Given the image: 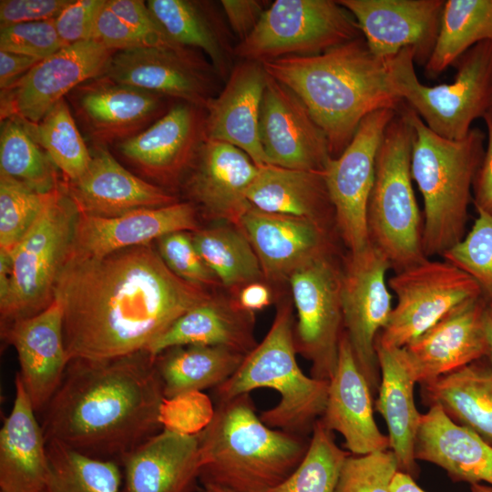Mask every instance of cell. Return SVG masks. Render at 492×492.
Here are the masks:
<instances>
[{
	"label": "cell",
	"mask_w": 492,
	"mask_h": 492,
	"mask_svg": "<svg viewBox=\"0 0 492 492\" xmlns=\"http://www.w3.org/2000/svg\"><path fill=\"white\" fill-rule=\"evenodd\" d=\"M210 298L173 273L150 244L103 257L70 251L54 289L70 361L147 351L179 317Z\"/></svg>",
	"instance_id": "cell-1"
},
{
	"label": "cell",
	"mask_w": 492,
	"mask_h": 492,
	"mask_svg": "<svg viewBox=\"0 0 492 492\" xmlns=\"http://www.w3.org/2000/svg\"><path fill=\"white\" fill-rule=\"evenodd\" d=\"M164 399L147 351L106 360H71L42 414L47 442L85 456L120 459L160 432Z\"/></svg>",
	"instance_id": "cell-2"
},
{
	"label": "cell",
	"mask_w": 492,
	"mask_h": 492,
	"mask_svg": "<svg viewBox=\"0 0 492 492\" xmlns=\"http://www.w3.org/2000/svg\"><path fill=\"white\" fill-rule=\"evenodd\" d=\"M266 73L296 94L324 132L332 158L339 157L361 121L381 108L397 109L386 60L359 37L315 56L261 63Z\"/></svg>",
	"instance_id": "cell-3"
},
{
	"label": "cell",
	"mask_w": 492,
	"mask_h": 492,
	"mask_svg": "<svg viewBox=\"0 0 492 492\" xmlns=\"http://www.w3.org/2000/svg\"><path fill=\"white\" fill-rule=\"evenodd\" d=\"M198 437L200 482L232 492H271L296 469L310 443V436L265 425L251 394L216 402Z\"/></svg>",
	"instance_id": "cell-4"
},
{
	"label": "cell",
	"mask_w": 492,
	"mask_h": 492,
	"mask_svg": "<svg viewBox=\"0 0 492 492\" xmlns=\"http://www.w3.org/2000/svg\"><path fill=\"white\" fill-rule=\"evenodd\" d=\"M398 108L415 131L411 175L424 200V253L426 258L442 256L466 235L473 182L487 136L472 128L461 139L445 138L429 129L404 101Z\"/></svg>",
	"instance_id": "cell-5"
},
{
	"label": "cell",
	"mask_w": 492,
	"mask_h": 492,
	"mask_svg": "<svg viewBox=\"0 0 492 492\" xmlns=\"http://www.w3.org/2000/svg\"><path fill=\"white\" fill-rule=\"evenodd\" d=\"M293 329L292 308L282 304L263 340L212 393L216 402H220L257 388L272 389L279 394V402L261 413V421L274 429L310 436L323 414L329 381L307 376L301 370Z\"/></svg>",
	"instance_id": "cell-6"
},
{
	"label": "cell",
	"mask_w": 492,
	"mask_h": 492,
	"mask_svg": "<svg viewBox=\"0 0 492 492\" xmlns=\"http://www.w3.org/2000/svg\"><path fill=\"white\" fill-rule=\"evenodd\" d=\"M414 137L412 124L397 108L377 152L367 206L369 241L386 257L395 272L426 259L423 221L412 185Z\"/></svg>",
	"instance_id": "cell-7"
},
{
	"label": "cell",
	"mask_w": 492,
	"mask_h": 492,
	"mask_svg": "<svg viewBox=\"0 0 492 492\" xmlns=\"http://www.w3.org/2000/svg\"><path fill=\"white\" fill-rule=\"evenodd\" d=\"M415 52L402 49L386 59L395 94L410 107L434 133L457 140L470 131L474 120L484 118L492 105V41H483L455 63V81L428 87L415 71Z\"/></svg>",
	"instance_id": "cell-8"
},
{
	"label": "cell",
	"mask_w": 492,
	"mask_h": 492,
	"mask_svg": "<svg viewBox=\"0 0 492 492\" xmlns=\"http://www.w3.org/2000/svg\"><path fill=\"white\" fill-rule=\"evenodd\" d=\"M78 218L76 204L60 182L40 217L10 252L12 281L6 299L0 302L4 324L33 316L53 302Z\"/></svg>",
	"instance_id": "cell-9"
},
{
	"label": "cell",
	"mask_w": 492,
	"mask_h": 492,
	"mask_svg": "<svg viewBox=\"0 0 492 492\" xmlns=\"http://www.w3.org/2000/svg\"><path fill=\"white\" fill-rule=\"evenodd\" d=\"M354 17L338 1L276 0L235 56L263 63L290 56H315L362 37Z\"/></svg>",
	"instance_id": "cell-10"
},
{
	"label": "cell",
	"mask_w": 492,
	"mask_h": 492,
	"mask_svg": "<svg viewBox=\"0 0 492 492\" xmlns=\"http://www.w3.org/2000/svg\"><path fill=\"white\" fill-rule=\"evenodd\" d=\"M388 286L397 302L375 342L385 348L405 347L452 310L482 297L467 273L429 258L395 272Z\"/></svg>",
	"instance_id": "cell-11"
},
{
	"label": "cell",
	"mask_w": 492,
	"mask_h": 492,
	"mask_svg": "<svg viewBox=\"0 0 492 492\" xmlns=\"http://www.w3.org/2000/svg\"><path fill=\"white\" fill-rule=\"evenodd\" d=\"M342 271L333 253L313 258L289 277L297 323V353L312 363L311 376L330 380L337 364L343 333L341 304Z\"/></svg>",
	"instance_id": "cell-12"
},
{
	"label": "cell",
	"mask_w": 492,
	"mask_h": 492,
	"mask_svg": "<svg viewBox=\"0 0 492 492\" xmlns=\"http://www.w3.org/2000/svg\"><path fill=\"white\" fill-rule=\"evenodd\" d=\"M396 111L386 108L367 115L346 149L339 157L331 158L323 170L336 229L352 253L370 243L366 213L376 156L384 130Z\"/></svg>",
	"instance_id": "cell-13"
},
{
	"label": "cell",
	"mask_w": 492,
	"mask_h": 492,
	"mask_svg": "<svg viewBox=\"0 0 492 492\" xmlns=\"http://www.w3.org/2000/svg\"><path fill=\"white\" fill-rule=\"evenodd\" d=\"M389 269L386 257L369 243L358 252H349L342 271L343 331L373 395L380 384L375 342L393 310L385 280Z\"/></svg>",
	"instance_id": "cell-14"
},
{
	"label": "cell",
	"mask_w": 492,
	"mask_h": 492,
	"mask_svg": "<svg viewBox=\"0 0 492 492\" xmlns=\"http://www.w3.org/2000/svg\"><path fill=\"white\" fill-rule=\"evenodd\" d=\"M112 80L205 109L219 76L210 62L182 46L118 51L103 73Z\"/></svg>",
	"instance_id": "cell-15"
},
{
	"label": "cell",
	"mask_w": 492,
	"mask_h": 492,
	"mask_svg": "<svg viewBox=\"0 0 492 492\" xmlns=\"http://www.w3.org/2000/svg\"><path fill=\"white\" fill-rule=\"evenodd\" d=\"M115 52L93 39L64 46L1 91V120L38 123L77 86L103 75Z\"/></svg>",
	"instance_id": "cell-16"
},
{
	"label": "cell",
	"mask_w": 492,
	"mask_h": 492,
	"mask_svg": "<svg viewBox=\"0 0 492 492\" xmlns=\"http://www.w3.org/2000/svg\"><path fill=\"white\" fill-rule=\"evenodd\" d=\"M259 134L272 165L323 171L332 158L326 136L304 103L269 75L261 99Z\"/></svg>",
	"instance_id": "cell-17"
},
{
	"label": "cell",
	"mask_w": 492,
	"mask_h": 492,
	"mask_svg": "<svg viewBox=\"0 0 492 492\" xmlns=\"http://www.w3.org/2000/svg\"><path fill=\"white\" fill-rule=\"evenodd\" d=\"M443 0H338L354 17L370 51L386 60L405 47L425 65L435 46Z\"/></svg>",
	"instance_id": "cell-18"
},
{
	"label": "cell",
	"mask_w": 492,
	"mask_h": 492,
	"mask_svg": "<svg viewBox=\"0 0 492 492\" xmlns=\"http://www.w3.org/2000/svg\"><path fill=\"white\" fill-rule=\"evenodd\" d=\"M205 109L178 101L153 124L117 145L118 152L147 177L175 185L190 171L206 139Z\"/></svg>",
	"instance_id": "cell-19"
},
{
	"label": "cell",
	"mask_w": 492,
	"mask_h": 492,
	"mask_svg": "<svg viewBox=\"0 0 492 492\" xmlns=\"http://www.w3.org/2000/svg\"><path fill=\"white\" fill-rule=\"evenodd\" d=\"M70 97L76 116L99 147L138 135L169 108L165 97L103 75L77 86Z\"/></svg>",
	"instance_id": "cell-20"
},
{
	"label": "cell",
	"mask_w": 492,
	"mask_h": 492,
	"mask_svg": "<svg viewBox=\"0 0 492 492\" xmlns=\"http://www.w3.org/2000/svg\"><path fill=\"white\" fill-rule=\"evenodd\" d=\"M63 310L56 300L42 312L2 325L16 354L17 373L36 414L59 386L70 362L64 339Z\"/></svg>",
	"instance_id": "cell-21"
},
{
	"label": "cell",
	"mask_w": 492,
	"mask_h": 492,
	"mask_svg": "<svg viewBox=\"0 0 492 492\" xmlns=\"http://www.w3.org/2000/svg\"><path fill=\"white\" fill-rule=\"evenodd\" d=\"M483 297L449 312L404 348L416 383L424 384L487 358Z\"/></svg>",
	"instance_id": "cell-22"
},
{
	"label": "cell",
	"mask_w": 492,
	"mask_h": 492,
	"mask_svg": "<svg viewBox=\"0 0 492 492\" xmlns=\"http://www.w3.org/2000/svg\"><path fill=\"white\" fill-rule=\"evenodd\" d=\"M238 227L250 241L265 278L289 279L306 261L333 253L327 223L251 207Z\"/></svg>",
	"instance_id": "cell-23"
},
{
	"label": "cell",
	"mask_w": 492,
	"mask_h": 492,
	"mask_svg": "<svg viewBox=\"0 0 492 492\" xmlns=\"http://www.w3.org/2000/svg\"><path fill=\"white\" fill-rule=\"evenodd\" d=\"M258 169L240 149L206 138L190 169L186 188L209 217L238 226L252 207L247 190Z\"/></svg>",
	"instance_id": "cell-24"
},
{
	"label": "cell",
	"mask_w": 492,
	"mask_h": 492,
	"mask_svg": "<svg viewBox=\"0 0 492 492\" xmlns=\"http://www.w3.org/2000/svg\"><path fill=\"white\" fill-rule=\"evenodd\" d=\"M320 419L329 430L343 436L344 446L351 455L362 456L390 448L389 437L376 425L373 392L357 364L344 331Z\"/></svg>",
	"instance_id": "cell-25"
},
{
	"label": "cell",
	"mask_w": 492,
	"mask_h": 492,
	"mask_svg": "<svg viewBox=\"0 0 492 492\" xmlns=\"http://www.w3.org/2000/svg\"><path fill=\"white\" fill-rule=\"evenodd\" d=\"M267 77L262 64L241 60L234 65L223 88L205 108L206 138L240 149L257 166L269 164L259 134Z\"/></svg>",
	"instance_id": "cell-26"
},
{
	"label": "cell",
	"mask_w": 492,
	"mask_h": 492,
	"mask_svg": "<svg viewBox=\"0 0 492 492\" xmlns=\"http://www.w3.org/2000/svg\"><path fill=\"white\" fill-rule=\"evenodd\" d=\"M190 202L133 210L104 218L79 213L71 253L103 257L124 249L147 245L173 232L198 231Z\"/></svg>",
	"instance_id": "cell-27"
},
{
	"label": "cell",
	"mask_w": 492,
	"mask_h": 492,
	"mask_svg": "<svg viewBox=\"0 0 492 492\" xmlns=\"http://www.w3.org/2000/svg\"><path fill=\"white\" fill-rule=\"evenodd\" d=\"M121 492H198V434L162 429L119 461Z\"/></svg>",
	"instance_id": "cell-28"
},
{
	"label": "cell",
	"mask_w": 492,
	"mask_h": 492,
	"mask_svg": "<svg viewBox=\"0 0 492 492\" xmlns=\"http://www.w3.org/2000/svg\"><path fill=\"white\" fill-rule=\"evenodd\" d=\"M91 154L86 173L76 181L65 183L79 213L112 218L178 201L163 188L126 169L106 147L96 146Z\"/></svg>",
	"instance_id": "cell-29"
},
{
	"label": "cell",
	"mask_w": 492,
	"mask_h": 492,
	"mask_svg": "<svg viewBox=\"0 0 492 492\" xmlns=\"http://www.w3.org/2000/svg\"><path fill=\"white\" fill-rule=\"evenodd\" d=\"M15 387L0 430V492H41L49 466L47 441L18 374Z\"/></svg>",
	"instance_id": "cell-30"
},
{
	"label": "cell",
	"mask_w": 492,
	"mask_h": 492,
	"mask_svg": "<svg viewBox=\"0 0 492 492\" xmlns=\"http://www.w3.org/2000/svg\"><path fill=\"white\" fill-rule=\"evenodd\" d=\"M415 456L441 467L455 482L492 487V445L454 422L437 405L422 415Z\"/></svg>",
	"instance_id": "cell-31"
},
{
	"label": "cell",
	"mask_w": 492,
	"mask_h": 492,
	"mask_svg": "<svg viewBox=\"0 0 492 492\" xmlns=\"http://www.w3.org/2000/svg\"><path fill=\"white\" fill-rule=\"evenodd\" d=\"M375 351L380 384L374 409L387 425L390 448L399 470L415 478L418 473L415 445L422 418L414 398L416 381L404 348L375 344Z\"/></svg>",
	"instance_id": "cell-32"
},
{
	"label": "cell",
	"mask_w": 492,
	"mask_h": 492,
	"mask_svg": "<svg viewBox=\"0 0 492 492\" xmlns=\"http://www.w3.org/2000/svg\"><path fill=\"white\" fill-rule=\"evenodd\" d=\"M147 6L174 43L201 50L224 82L234 65L235 46L222 10L208 1L149 0Z\"/></svg>",
	"instance_id": "cell-33"
},
{
	"label": "cell",
	"mask_w": 492,
	"mask_h": 492,
	"mask_svg": "<svg viewBox=\"0 0 492 492\" xmlns=\"http://www.w3.org/2000/svg\"><path fill=\"white\" fill-rule=\"evenodd\" d=\"M257 344L252 313L241 309L237 302L210 298L179 317L147 352L156 357L173 347L210 345L246 355Z\"/></svg>",
	"instance_id": "cell-34"
},
{
	"label": "cell",
	"mask_w": 492,
	"mask_h": 492,
	"mask_svg": "<svg viewBox=\"0 0 492 492\" xmlns=\"http://www.w3.org/2000/svg\"><path fill=\"white\" fill-rule=\"evenodd\" d=\"M252 207L327 223L334 211L323 171L286 169L272 164L259 166L247 190Z\"/></svg>",
	"instance_id": "cell-35"
},
{
	"label": "cell",
	"mask_w": 492,
	"mask_h": 492,
	"mask_svg": "<svg viewBox=\"0 0 492 492\" xmlns=\"http://www.w3.org/2000/svg\"><path fill=\"white\" fill-rule=\"evenodd\" d=\"M483 359L421 384V396L492 445V367Z\"/></svg>",
	"instance_id": "cell-36"
},
{
	"label": "cell",
	"mask_w": 492,
	"mask_h": 492,
	"mask_svg": "<svg viewBox=\"0 0 492 492\" xmlns=\"http://www.w3.org/2000/svg\"><path fill=\"white\" fill-rule=\"evenodd\" d=\"M245 354L210 345L169 348L155 357L165 398L214 389L239 368Z\"/></svg>",
	"instance_id": "cell-37"
},
{
	"label": "cell",
	"mask_w": 492,
	"mask_h": 492,
	"mask_svg": "<svg viewBox=\"0 0 492 492\" xmlns=\"http://www.w3.org/2000/svg\"><path fill=\"white\" fill-rule=\"evenodd\" d=\"M487 40L492 41V0L446 1L437 38L425 65L426 77H437L471 47Z\"/></svg>",
	"instance_id": "cell-38"
},
{
	"label": "cell",
	"mask_w": 492,
	"mask_h": 492,
	"mask_svg": "<svg viewBox=\"0 0 492 492\" xmlns=\"http://www.w3.org/2000/svg\"><path fill=\"white\" fill-rule=\"evenodd\" d=\"M192 241L204 262L226 287L242 288L264 276L250 241L238 226L198 230Z\"/></svg>",
	"instance_id": "cell-39"
},
{
	"label": "cell",
	"mask_w": 492,
	"mask_h": 492,
	"mask_svg": "<svg viewBox=\"0 0 492 492\" xmlns=\"http://www.w3.org/2000/svg\"><path fill=\"white\" fill-rule=\"evenodd\" d=\"M48 473L41 492H121L118 462L93 458L47 442Z\"/></svg>",
	"instance_id": "cell-40"
},
{
	"label": "cell",
	"mask_w": 492,
	"mask_h": 492,
	"mask_svg": "<svg viewBox=\"0 0 492 492\" xmlns=\"http://www.w3.org/2000/svg\"><path fill=\"white\" fill-rule=\"evenodd\" d=\"M55 165L36 141L22 119L2 120L0 134V173L15 178L41 193L56 190Z\"/></svg>",
	"instance_id": "cell-41"
},
{
	"label": "cell",
	"mask_w": 492,
	"mask_h": 492,
	"mask_svg": "<svg viewBox=\"0 0 492 492\" xmlns=\"http://www.w3.org/2000/svg\"><path fill=\"white\" fill-rule=\"evenodd\" d=\"M23 122L54 165L62 171L67 181H76L86 173L92 154L65 98L58 101L38 123Z\"/></svg>",
	"instance_id": "cell-42"
},
{
	"label": "cell",
	"mask_w": 492,
	"mask_h": 492,
	"mask_svg": "<svg viewBox=\"0 0 492 492\" xmlns=\"http://www.w3.org/2000/svg\"><path fill=\"white\" fill-rule=\"evenodd\" d=\"M349 455L336 444L333 432L318 419L302 460L292 474L271 492H334Z\"/></svg>",
	"instance_id": "cell-43"
},
{
	"label": "cell",
	"mask_w": 492,
	"mask_h": 492,
	"mask_svg": "<svg viewBox=\"0 0 492 492\" xmlns=\"http://www.w3.org/2000/svg\"><path fill=\"white\" fill-rule=\"evenodd\" d=\"M55 190L41 193L0 173V250L11 252L35 224Z\"/></svg>",
	"instance_id": "cell-44"
},
{
	"label": "cell",
	"mask_w": 492,
	"mask_h": 492,
	"mask_svg": "<svg viewBox=\"0 0 492 492\" xmlns=\"http://www.w3.org/2000/svg\"><path fill=\"white\" fill-rule=\"evenodd\" d=\"M470 231L441 257L467 273L492 302V217L481 210Z\"/></svg>",
	"instance_id": "cell-45"
},
{
	"label": "cell",
	"mask_w": 492,
	"mask_h": 492,
	"mask_svg": "<svg viewBox=\"0 0 492 492\" xmlns=\"http://www.w3.org/2000/svg\"><path fill=\"white\" fill-rule=\"evenodd\" d=\"M399 470L392 450L367 455H349L334 492H390L392 480Z\"/></svg>",
	"instance_id": "cell-46"
},
{
	"label": "cell",
	"mask_w": 492,
	"mask_h": 492,
	"mask_svg": "<svg viewBox=\"0 0 492 492\" xmlns=\"http://www.w3.org/2000/svg\"><path fill=\"white\" fill-rule=\"evenodd\" d=\"M64 46L55 20L22 23L0 29V51L43 60Z\"/></svg>",
	"instance_id": "cell-47"
},
{
	"label": "cell",
	"mask_w": 492,
	"mask_h": 492,
	"mask_svg": "<svg viewBox=\"0 0 492 492\" xmlns=\"http://www.w3.org/2000/svg\"><path fill=\"white\" fill-rule=\"evenodd\" d=\"M158 241L160 257L179 278L202 287L215 285L219 282L200 257L190 234L173 232Z\"/></svg>",
	"instance_id": "cell-48"
},
{
	"label": "cell",
	"mask_w": 492,
	"mask_h": 492,
	"mask_svg": "<svg viewBox=\"0 0 492 492\" xmlns=\"http://www.w3.org/2000/svg\"><path fill=\"white\" fill-rule=\"evenodd\" d=\"M200 392H191L163 399L159 409V422L163 429L196 435L210 420L213 410Z\"/></svg>",
	"instance_id": "cell-49"
},
{
	"label": "cell",
	"mask_w": 492,
	"mask_h": 492,
	"mask_svg": "<svg viewBox=\"0 0 492 492\" xmlns=\"http://www.w3.org/2000/svg\"><path fill=\"white\" fill-rule=\"evenodd\" d=\"M106 0L71 1L55 19L57 34L64 46L89 40L97 15Z\"/></svg>",
	"instance_id": "cell-50"
},
{
	"label": "cell",
	"mask_w": 492,
	"mask_h": 492,
	"mask_svg": "<svg viewBox=\"0 0 492 492\" xmlns=\"http://www.w3.org/2000/svg\"><path fill=\"white\" fill-rule=\"evenodd\" d=\"M108 6L127 23L145 42L147 46H177L140 0H107Z\"/></svg>",
	"instance_id": "cell-51"
},
{
	"label": "cell",
	"mask_w": 492,
	"mask_h": 492,
	"mask_svg": "<svg viewBox=\"0 0 492 492\" xmlns=\"http://www.w3.org/2000/svg\"><path fill=\"white\" fill-rule=\"evenodd\" d=\"M91 39L116 52L147 46L144 40L113 12L107 0L97 15Z\"/></svg>",
	"instance_id": "cell-52"
},
{
	"label": "cell",
	"mask_w": 492,
	"mask_h": 492,
	"mask_svg": "<svg viewBox=\"0 0 492 492\" xmlns=\"http://www.w3.org/2000/svg\"><path fill=\"white\" fill-rule=\"evenodd\" d=\"M71 0H1V27L55 20Z\"/></svg>",
	"instance_id": "cell-53"
},
{
	"label": "cell",
	"mask_w": 492,
	"mask_h": 492,
	"mask_svg": "<svg viewBox=\"0 0 492 492\" xmlns=\"http://www.w3.org/2000/svg\"><path fill=\"white\" fill-rule=\"evenodd\" d=\"M269 5V2L261 0L220 1L228 26L238 43L250 36Z\"/></svg>",
	"instance_id": "cell-54"
},
{
	"label": "cell",
	"mask_w": 492,
	"mask_h": 492,
	"mask_svg": "<svg viewBox=\"0 0 492 492\" xmlns=\"http://www.w3.org/2000/svg\"><path fill=\"white\" fill-rule=\"evenodd\" d=\"M483 119L487 129V144L473 182V201L477 210L492 217V124L487 116Z\"/></svg>",
	"instance_id": "cell-55"
},
{
	"label": "cell",
	"mask_w": 492,
	"mask_h": 492,
	"mask_svg": "<svg viewBox=\"0 0 492 492\" xmlns=\"http://www.w3.org/2000/svg\"><path fill=\"white\" fill-rule=\"evenodd\" d=\"M41 60L15 53L0 51V88L5 90Z\"/></svg>",
	"instance_id": "cell-56"
},
{
	"label": "cell",
	"mask_w": 492,
	"mask_h": 492,
	"mask_svg": "<svg viewBox=\"0 0 492 492\" xmlns=\"http://www.w3.org/2000/svg\"><path fill=\"white\" fill-rule=\"evenodd\" d=\"M271 302V292L264 284L254 282L243 286L239 292L237 303L248 312L261 310Z\"/></svg>",
	"instance_id": "cell-57"
},
{
	"label": "cell",
	"mask_w": 492,
	"mask_h": 492,
	"mask_svg": "<svg viewBox=\"0 0 492 492\" xmlns=\"http://www.w3.org/2000/svg\"><path fill=\"white\" fill-rule=\"evenodd\" d=\"M390 492H426L420 487L415 481V478L400 470H398L391 484Z\"/></svg>",
	"instance_id": "cell-58"
},
{
	"label": "cell",
	"mask_w": 492,
	"mask_h": 492,
	"mask_svg": "<svg viewBox=\"0 0 492 492\" xmlns=\"http://www.w3.org/2000/svg\"><path fill=\"white\" fill-rule=\"evenodd\" d=\"M483 326L487 344V360L492 367V302H486L483 314Z\"/></svg>",
	"instance_id": "cell-59"
},
{
	"label": "cell",
	"mask_w": 492,
	"mask_h": 492,
	"mask_svg": "<svg viewBox=\"0 0 492 492\" xmlns=\"http://www.w3.org/2000/svg\"><path fill=\"white\" fill-rule=\"evenodd\" d=\"M471 492H492V487L486 484L470 485Z\"/></svg>",
	"instance_id": "cell-60"
},
{
	"label": "cell",
	"mask_w": 492,
	"mask_h": 492,
	"mask_svg": "<svg viewBox=\"0 0 492 492\" xmlns=\"http://www.w3.org/2000/svg\"><path fill=\"white\" fill-rule=\"evenodd\" d=\"M202 488L206 492H232L227 488H224L216 485H212V484L202 485Z\"/></svg>",
	"instance_id": "cell-61"
},
{
	"label": "cell",
	"mask_w": 492,
	"mask_h": 492,
	"mask_svg": "<svg viewBox=\"0 0 492 492\" xmlns=\"http://www.w3.org/2000/svg\"><path fill=\"white\" fill-rule=\"evenodd\" d=\"M486 116L488 118V119L490 120L492 124V105H491L489 112Z\"/></svg>",
	"instance_id": "cell-62"
},
{
	"label": "cell",
	"mask_w": 492,
	"mask_h": 492,
	"mask_svg": "<svg viewBox=\"0 0 492 492\" xmlns=\"http://www.w3.org/2000/svg\"><path fill=\"white\" fill-rule=\"evenodd\" d=\"M198 492H206L202 487H200Z\"/></svg>",
	"instance_id": "cell-63"
}]
</instances>
